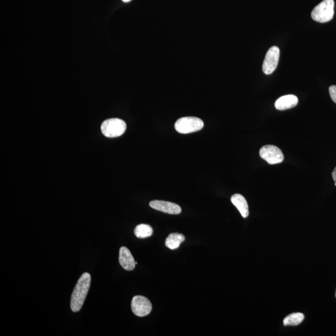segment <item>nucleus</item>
Returning <instances> with one entry per match:
<instances>
[{"mask_svg": "<svg viewBox=\"0 0 336 336\" xmlns=\"http://www.w3.org/2000/svg\"><path fill=\"white\" fill-rule=\"evenodd\" d=\"M185 241V237L181 234L178 233H173L169 234L166 240V246L171 250H175L179 248L180 245Z\"/></svg>", "mask_w": 336, "mask_h": 336, "instance_id": "nucleus-12", "label": "nucleus"}, {"mask_svg": "<svg viewBox=\"0 0 336 336\" xmlns=\"http://www.w3.org/2000/svg\"><path fill=\"white\" fill-rule=\"evenodd\" d=\"M91 276L88 273L82 275L74 288L71 296V308L73 312L81 310L89 290Z\"/></svg>", "mask_w": 336, "mask_h": 336, "instance_id": "nucleus-1", "label": "nucleus"}, {"mask_svg": "<svg viewBox=\"0 0 336 336\" xmlns=\"http://www.w3.org/2000/svg\"><path fill=\"white\" fill-rule=\"evenodd\" d=\"M334 0H323L312 11L313 20L319 23H327L333 20L335 14Z\"/></svg>", "mask_w": 336, "mask_h": 336, "instance_id": "nucleus-2", "label": "nucleus"}, {"mask_svg": "<svg viewBox=\"0 0 336 336\" xmlns=\"http://www.w3.org/2000/svg\"><path fill=\"white\" fill-rule=\"evenodd\" d=\"M119 262L125 270L128 271L133 270L136 265L130 251L125 247L120 249Z\"/></svg>", "mask_w": 336, "mask_h": 336, "instance_id": "nucleus-9", "label": "nucleus"}, {"mask_svg": "<svg viewBox=\"0 0 336 336\" xmlns=\"http://www.w3.org/2000/svg\"><path fill=\"white\" fill-rule=\"evenodd\" d=\"M126 129V122L120 119L106 120L101 126V131L105 136L108 138H115L121 136Z\"/></svg>", "mask_w": 336, "mask_h": 336, "instance_id": "nucleus-3", "label": "nucleus"}, {"mask_svg": "<svg viewBox=\"0 0 336 336\" xmlns=\"http://www.w3.org/2000/svg\"><path fill=\"white\" fill-rule=\"evenodd\" d=\"M260 157L270 165L279 164L284 160L282 150L274 145H265L260 150Z\"/></svg>", "mask_w": 336, "mask_h": 336, "instance_id": "nucleus-5", "label": "nucleus"}, {"mask_svg": "<svg viewBox=\"0 0 336 336\" xmlns=\"http://www.w3.org/2000/svg\"><path fill=\"white\" fill-rule=\"evenodd\" d=\"M298 104V98L294 95L282 96L276 101L275 107L278 110L292 109Z\"/></svg>", "mask_w": 336, "mask_h": 336, "instance_id": "nucleus-10", "label": "nucleus"}, {"mask_svg": "<svg viewBox=\"0 0 336 336\" xmlns=\"http://www.w3.org/2000/svg\"><path fill=\"white\" fill-rule=\"evenodd\" d=\"M150 206L155 210L161 212L176 215L181 212V208L176 204L164 201H153L150 203Z\"/></svg>", "mask_w": 336, "mask_h": 336, "instance_id": "nucleus-8", "label": "nucleus"}, {"mask_svg": "<svg viewBox=\"0 0 336 336\" xmlns=\"http://www.w3.org/2000/svg\"><path fill=\"white\" fill-rule=\"evenodd\" d=\"M336 297V294H335Z\"/></svg>", "mask_w": 336, "mask_h": 336, "instance_id": "nucleus-19", "label": "nucleus"}, {"mask_svg": "<svg viewBox=\"0 0 336 336\" xmlns=\"http://www.w3.org/2000/svg\"><path fill=\"white\" fill-rule=\"evenodd\" d=\"M125 3H128V2L131 1V0H122Z\"/></svg>", "mask_w": 336, "mask_h": 336, "instance_id": "nucleus-17", "label": "nucleus"}, {"mask_svg": "<svg viewBox=\"0 0 336 336\" xmlns=\"http://www.w3.org/2000/svg\"><path fill=\"white\" fill-rule=\"evenodd\" d=\"M134 233L138 238L145 239L152 235L153 230L150 225L142 224L136 227Z\"/></svg>", "mask_w": 336, "mask_h": 336, "instance_id": "nucleus-13", "label": "nucleus"}, {"mask_svg": "<svg viewBox=\"0 0 336 336\" xmlns=\"http://www.w3.org/2000/svg\"><path fill=\"white\" fill-rule=\"evenodd\" d=\"M304 315L301 313H294L286 317L283 320V325L287 326H297L304 320Z\"/></svg>", "mask_w": 336, "mask_h": 336, "instance_id": "nucleus-14", "label": "nucleus"}, {"mask_svg": "<svg viewBox=\"0 0 336 336\" xmlns=\"http://www.w3.org/2000/svg\"><path fill=\"white\" fill-rule=\"evenodd\" d=\"M233 205L239 210L244 218H247L249 215V206L246 198L241 194H235L231 197Z\"/></svg>", "mask_w": 336, "mask_h": 336, "instance_id": "nucleus-11", "label": "nucleus"}, {"mask_svg": "<svg viewBox=\"0 0 336 336\" xmlns=\"http://www.w3.org/2000/svg\"><path fill=\"white\" fill-rule=\"evenodd\" d=\"M280 58V49L277 46H273L266 52L264 60L262 70L266 75H270L277 68Z\"/></svg>", "mask_w": 336, "mask_h": 336, "instance_id": "nucleus-6", "label": "nucleus"}, {"mask_svg": "<svg viewBox=\"0 0 336 336\" xmlns=\"http://www.w3.org/2000/svg\"><path fill=\"white\" fill-rule=\"evenodd\" d=\"M332 176L334 181L336 182V167L332 172Z\"/></svg>", "mask_w": 336, "mask_h": 336, "instance_id": "nucleus-16", "label": "nucleus"}, {"mask_svg": "<svg viewBox=\"0 0 336 336\" xmlns=\"http://www.w3.org/2000/svg\"><path fill=\"white\" fill-rule=\"evenodd\" d=\"M329 91H330V96L333 102L336 104V85L331 86L329 88Z\"/></svg>", "mask_w": 336, "mask_h": 336, "instance_id": "nucleus-15", "label": "nucleus"}, {"mask_svg": "<svg viewBox=\"0 0 336 336\" xmlns=\"http://www.w3.org/2000/svg\"><path fill=\"white\" fill-rule=\"evenodd\" d=\"M175 129L179 133H194L203 128L204 122L199 118L193 117H182L177 120L174 125Z\"/></svg>", "mask_w": 336, "mask_h": 336, "instance_id": "nucleus-4", "label": "nucleus"}, {"mask_svg": "<svg viewBox=\"0 0 336 336\" xmlns=\"http://www.w3.org/2000/svg\"><path fill=\"white\" fill-rule=\"evenodd\" d=\"M131 310L136 316L143 317L148 315L152 310L150 300L142 296H135L131 301Z\"/></svg>", "mask_w": 336, "mask_h": 336, "instance_id": "nucleus-7", "label": "nucleus"}, {"mask_svg": "<svg viewBox=\"0 0 336 336\" xmlns=\"http://www.w3.org/2000/svg\"><path fill=\"white\" fill-rule=\"evenodd\" d=\"M335 186H336V182H335Z\"/></svg>", "mask_w": 336, "mask_h": 336, "instance_id": "nucleus-18", "label": "nucleus"}]
</instances>
